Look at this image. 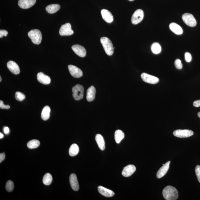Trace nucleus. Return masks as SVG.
<instances>
[{
	"instance_id": "obj_4",
	"label": "nucleus",
	"mask_w": 200,
	"mask_h": 200,
	"mask_svg": "<svg viewBox=\"0 0 200 200\" xmlns=\"http://www.w3.org/2000/svg\"><path fill=\"white\" fill-rule=\"evenodd\" d=\"M73 96L74 100H79L84 97V88L82 85L77 84L72 88Z\"/></svg>"
},
{
	"instance_id": "obj_13",
	"label": "nucleus",
	"mask_w": 200,
	"mask_h": 200,
	"mask_svg": "<svg viewBox=\"0 0 200 200\" xmlns=\"http://www.w3.org/2000/svg\"><path fill=\"white\" fill-rule=\"evenodd\" d=\"M36 2V0H19L18 5L21 8L28 9L34 5Z\"/></svg>"
},
{
	"instance_id": "obj_11",
	"label": "nucleus",
	"mask_w": 200,
	"mask_h": 200,
	"mask_svg": "<svg viewBox=\"0 0 200 200\" xmlns=\"http://www.w3.org/2000/svg\"><path fill=\"white\" fill-rule=\"evenodd\" d=\"M72 48L74 52L79 56L84 57L86 56V49L81 45H73Z\"/></svg>"
},
{
	"instance_id": "obj_9",
	"label": "nucleus",
	"mask_w": 200,
	"mask_h": 200,
	"mask_svg": "<svg viewBox=\"0 0 200 200\" xmlns=\"http://www.w3.org/2000/svg\"><path fill=\"white\" fill-rule=\"evenodd\" d=\"M141 77L144 82L150 84H156L159 81V79L157 77L145 73H142Z\"/></svg>"
},
{
	"instance_id": "obj_42",
	"label": "nucleus",
	"mask_w": 200,
	"mask_h": 200,
	"mask_svg": "<svg viewBox=\"0 0 200 200\" xmlns=\"http://www.w3.org/2000/svg\"><path fill=\"white\" fill-rule=\"evenodd\" d=\"M2 81V78L1 76H0V82H1Z\"/></svg>"
},
{
	"instance_id": "obj_33",
	"label": "nucleus",
	"mask_w": 200,
	"mask_h": 200,
	"mask_svg": "<svg viewBox=\"0 0 200 200\" xmlns=\"http://www.w3.org/2000/svg\"><path fill=\"white\" fill-rule=\"evenodd\" d=\"M195 173L197 175L198 180L200 183V166L197 165L196 166L195 169Z\"/></svg>"
},
{
	"instance_id": "obj_3",
	"label": "nucleus",
	"mask_w": 200,
	"mask_h": 200,
	"mask_svg": "<svg viewBox=\"0 0 200 200\" xmlns=\"http://www.w3.org/2000/svg\"><path fill=\"white\" fill-rule=\"evenodd\" d=\"M28 36L32 42L35 44H40L42 40V34L38 29H35L29 31Z\"/></svg>"
},
{
	"instance_id": "obj_16",
	"label": "nucleus",
	"mask_w": 200,
	"mask_h": 200,
	"mask_svg": "<svg viewBox=\"0 0 200 200\" xmlns=\"http://www.w3.org/2000/svg\"><path fill=\"white\" fill-rule=\"evenodd\" d=\"M37 80L41 84L45 85L50 84L51 79L50 77L42 72H39L37 75Z\"/></svg>"
},
{
	"instance_id": "obj_34",
	"label": "nucleus",
	"mask_w": 200,
	"mask_h": 200,
	"mask_svg": "<svg viewBox=\"0 0 200 200\" xmlns=\"http://www.w3.org/2000/svg\"><path fill=\"white\" fill-rule=\"evenodd\" d=\"M185 59L186 62H189L192 60L191 55L189 52H186L185 54Z\"/></svg>"
},
{
	"instance_id": "obj_24",
	"label": "nucleus",
	"mask_w": 200,
	"mask_h": 200,
	"mask_svg": "<svg viewBox=\"0 0 200 200\" xmlns=\"http://www.w3.org/2000/svg\"><path fill=\"white\" fill-rule=\"evenodd\" d=\"M61 7L58 4H51L47 6L46 7V11L49 13L53 14L56 12L60 9Z\"/></svg>"
},
{
	"instance_id": "obj_30",
	"label": "nucleus",
	"mask_w": 200,
	"mask_h": 200,
	"mask_svg": "<svg viewBox=\"0 0 200 200\" xmlns=\"http://www.w3.org/2000/svg\"><path fill=\"white\" fill-rule=\"evenodd\" d=\"M6 189L9 193L12 191L14 188V185L13 182L10 180L7 181L6 185Z\"/></svg>"
},
{
	"instance_id": "obj_8",
	"label": "nucleus",
	"mask_w": 200,
	"mask_h": 200,
	"mask_svg": "<svg viewBox=\"0 0 200 200\" xmlns=\"http://www.w3.org/2000/svg\"><path fill=\"white\" fill-rule=\"evenodd\" d=\"M61 36H70L74 34V32L71 28L70 23H66L61 27L59 31Z\"/></svg>"
},
{
	"instance_id": "obj_36",
	"label": "nucleus",
	"mask_w": 200,
	"mask_h": 200,
	"mask_svg": "<svg viewBox=\"0 0 200 200\" xmlns=\"http://www.w3.org/2000/svg\"><path fill=\"white\" fill-rule=\"evenodd\" d=\"M7 31L5 30H0V37L2 38L3 37H7L8 35Z\"/></svg>"
},
{
	"instance_id": "obj_25",
	"label": "nucleus",
	"mask_w": 200,
	"mask_h": 200,
	"mask_svg": "<svg viewBox=\"0 0 200 200\" xmlns=\"http://www.w3.org/2000/svg\"><path fill=\"white\" fill-rule=\"evenodd\" d=\"M124 137L123 132L120 130H116L115 133V139L116 143L120 144Z\"/></svg>"
},
{
	"instance_id": "obj_2",
	"label": "nucleus",
	"mask_w": 200,
	"mask_h": 200,
	"mask_svg": "<svg viewBox=\"0 0 200 200\" xmlns=\"http://www.w3.org/2000/svg\"><path fill=\"white\" fill-rule=\"evenodd\" d=\"M100 42L106 53L109 56H111L114 52V47L112 41L108 37H104L100 39Z\"/></svg>"
},
{
	"instance_id": "obj_7",
	"label": "nucleus",
	"mask_w": 200,
	"mask_h": 200,
	"mask_svg": "<svg viewBox=\"0 0 200 200\" xmlns=\"http://www.w3.org/2000/svg\"><path fill=\"white\" fill-rule=\"evenodd\" d=\"M174 136L179 138H186L193 136V132L191 130L188 129H178L173 132Z\"/></svg>"
},
{
	"instance_id": "obj_28",
	"label": "nucleus",
	"mask_w": 200,
	"mask_h": 200,
	"mask_svg": "<svg viewBox=\"0 0 200 200\" xmlns=\"http://www.w3.org/2000/svg\"><path fill=\"white\" fill-rule=\"evenodd\" d=\"M52 177L51 174L49 173H47L45 174L43 177V183L46 185H50L52 183Z\"/></svg>"
},
{
	"instance_id": "obj_20",
	"label": "nucleus",
	"mask_w": 200,
	"mask_h": 200,
	"mask_svg": "<svg viewBox=\"0 0 200 200\" xmlns=\"http://www.w3.org/2000/svg\"><path fill=\"white\" fill-rule=\"evenodd\" d=\"M96 93V89L94 86H91L87 90L86 99L88 102L92 101L95 100Z\"/></svg>"
},
{
	"instance_id": "obj_38",
	"label": "nucleus",
	"mask_w": 200,
	"mask_h": 200,
	"mask_svg": "<svg viewBox=\"0 0 200 200\" xmlns=\"http://www.w3.org/2000/svg\"><path fill=\"white\" fill-rule=\"evenodd\" d=\"M5 154L1 153L0 154V163H1L5 159Z\"/></svg>"
},
{
	"instance_id": "obj_41",
	"label": "nucleus",
	"mask_w": 200,
	"mask_h": 200,
	"mask_svg": "<svg viewBox=\"0 0 200 200\" xmlns=\"http://www.w3.org/2000/svg\"><path fill=\"white\" fill-rule=\"evenodd\" d=\"M198 116L200 118V112L198 113Z\"/></svg>"
},
{
	"instance_id": "obj_39",
	"label": "nucleus",
	"mask_w": 200,
	"mask_h": 200,
	"mask_svg": "<svg viewBox=\"0 0 200 200\" xmlns=\"http://www.w3.org/2000/svg\"><path fill=\"white\" fill-rule=\"evenodd\" d=\"M4 132L6 134L9 133V129L7 127H5L4 128Z\"/></svg>"
},
{
	"instance_id": "obj_14",
	"label": "nucleus",
	"mask_w": 200,
	"mask_h": 200,
	"mask_svg": "<svg viewBox=\"0 0 200 200\" xmlns=\"http://www.w3.org/2000/svg\"><path fill=\"white\" fill-rule=\"evenodd\" d=\"M170 163H171V161H170L166 162L158 170L157 173L156 174V177L158 179H160V178L163 177L167 173L169 168Z\"/></svg>"
},
{
	"instance_id": "obj_27",
	"label": "nucleus",
	"mask_w": 200,
	"mask_h": 200,
	"mask_svg": "<svg viewBox=\"0 0 200 200\" xmlns=\"http://www.w3.org/2000/svg\"><path fill=\"white\" fill-rule=\"evenodd\" d=\"M40 142L38 140L33 139L29 141L27 144V146L29 149H35L38 147Z\"/></svg>"
},
{
	"instance_id": "obj_26",
	"label": "nucleus",
	"mask_w": 200,
	"mask_h": 200,
	"mask_svg": "<svg viewBox=\"0 0 200 200\" xmlns=\"http://www.w3.org/2000/svg\"><path fill=\"white\" fill-rule=\"evenodd\" d=\"M79 150V146L76 144H73L69 149V154L71 156H74L78 154Z\"/></svg>"
},
{
	"instance_id": "obj_31",
	"label": "nucleus",
	"mask_w": 200,
	"mask_h": 200,
	"mask_svg": "<svg viewBox=\"0 0 200 200\" xmlns=\"http://www.w3.org/2000/svg\"><path fill=\"white\" fill-rule=\"evenodd\" d=\"M15 97L17 101H22L25 100L26 98V96L23 93L20 92H17L15 93Z\"/></svg>"
},
{
	"instance_id": "obj_15",
	"label": "nucleus",
	"mask_w": 200,
	"mask_h": 200,
	"mask_svg": "<svg viewBox=\"0 0 200 200\" xmlns=\"http://www.w3.org/2000/svg\"><path fill=\"white\" fill-rule=\"evenodd\" d=\"M7 66L9 70L14 74L18 75L20 72L18 65L13 61H9L7 62Z\"/></svg>"
},
{
	"instance_id": "obj_21",
	"label": "nucleus",
	"mask_w": 200,
	"mask_h": 200,
	"mask_svg": "<svg viewBox=\"0 0 200 200\" xmlns=\"http://www.w3.org/2000/svg\"><path fill=\"white\" fill-rule=\"evenodd\" d=\"M169 28L175 34L180 35L183 34V30L179 25L175 23H172L169 25Z\"/></svg>"
},
{
	"instance_id": "obj_40",
	"label": "nucleus",
	"mask_w": 200,
	"mask_h": 200,
	"mask_svg": "<svg viewBox=\"0 0 200 200\" xmlns=\"http://www.w3.org/2000/svg\"><path fill=\"white\" fill-rule=\"evenodd\" d=\"M4 137L3 134H2L1 133H0V138L2 139Z\"/></svg>"
},
{
	"instance_id": "obj_12",
	"label": "nucleus",
	"mask_w": 200,
	"mask_h": 200,
	"mask_svg": "<svg viewBox=\"0 0 200 200\" xmlns=\"http://www.w3.org/2000/svg\"><path fill=\"white\" fill-rule=\"evenodd\" d=\"M136 170V168L134 165H128L124 168L122 172V175L124 177H129L135 172Z\"/></svg>"
},
{
	"instance_id": "obj_6",
	"label": "nucleus",
	"mask_w": 200,
	"mask_h": 200,
	"mask_svg": "<svg viewBox=\"0 0 200 200\" xmlns=\"http://www.w3.org/2000/svg\"><path fill=\"white\" fill-rule=\"evenodd\" d=\"M144 17V12L142 9H139L136 10L133 14L131 18L132 23L134 25L139 23L143 20Z\"/></svg>"
},
{
	"instance_id": "obj_22",
	"label": "nucleus",
	"mask_w": 200,
	"mask_h": 200,
	"mask_svg": "<svg viewBox=\"0 0 200 200\" xmlns=\"http://www.w3.org/2000/svg\"><path fill=\"white\" fill-rule=\"evenodd\" d=\"M95 140L100 149L102 150H104L105 148V144L102 136L100 134H97L95 137Z\"/></svg>"
},
{
	"instance_id": "obj_18",
	"label": "nucleus",
	"mask_w": 200,
	"mask_h": 200,
	"mask_svg": "<svg viewBox=\"0 0 200 200\" xmlns=\"http://www.w3.org/2000/svg\"><path fill=\"white\" fill-rule=\"evenodd\" d=\"M101 13L103 19L106 22L110 23L112 22L114 20V17L112 14L110 12L106 9H103L101 12Z\"/></svg>"
},
{
	"instance_id": "obj_29",
	"label": "nucleus",
	"mask_w": 200,
	"mask_h": 200,
	"mask_svg": "<svg viewBox=\"0 0 200 200\" xmlns=\"http://www.w3.org/2000/svg\"><path fill=\"white\" fill-rule=\"evenodd\" d=\"M151 50L154 54H159L161 51V47L159 43L154 42L151 46Z\"/></svg>"
},
{
	"instance_id": "obj_35",
	"label": "nucleus",
	"mask_w": 200,
	"mask_h": 200,
	"mask_svg": "<svg viewBox=\"0 0 200 200\" xmlns=\"http://www.w3.org/2000/svg\"><path fill=\"white\" fill-rule=\"evenodd\" d=\"M0 108L2 109H9L10 106L4 104L2 100H0Z\"/></svg>"
},
{
	"instance_id": "obj_17",
	"label": "nucleus",
	"mask_w": 200,
	"mask_h": 200,
	"mask_svg": "<svg viewBox=\"0 0 200 200\" xmlns=\"http://www.w3.org/2000/svg\"><path fill=\"white\" fill-rule=\"evenodd\" d=\"M69 181L71 187L75 191H78L80 189L76 175L75 174H71L69 177Z\"/></svg>"
},
{
	"instance_id": "obj_10",
	"label": "nucleus",
	"mask_w": 200,
	"mask_h": 200,
	"mask_svg": "<svg viewBox=\"0 0 200 200\" xmlns=\"http://www.w3.org/2000/svg\"><path fill=\"white\" fill-rule=\"evenodd\" d=\"M68 68L71 75L74 78H78L83 76L82 71L78 67L74 65H69Z\"/></svg>"
},
{
	"instance_id": "obj_5",
	"label": "nucleus",
	"mask_w": 200,
	"mask_h": 200,
	"mask_svg": "<svg viewBox=\"0 0 200 200\" xmlns=\"http://www.w3.org/2000/svg\"><path fill=\"white\" fill-rule=\"evenodd\" d=\"M182 19L184 22L189 27H194L197 25V21L195 18L191 13H184L182 16Z\"/></svg>"
},
{
	"instance_id": "obj_32",
	"label": "nucleus",
	"mask_w": 200,
	"mask_h": 200,
	"mask_svg": "<svg viewBox=\"0 0 200 200\" xmlns=\"http://www.w3.org/2000/svg\"><path fill=\"white\" fill-rule=\"evenodd\" d=\"M175 65L176 68L178 69H181L183 68V65L181 61L179 59H177L175 61Z\"/></svg>"
},
{
	"instance_id": "obj_23",
	"label": "nucleus",
	"mask_w": 200,
	"mask_h": 200,
	"mask_svg": "<svg viewBox=\"0 0 200 200\" xmlns=\"http://www.w3.org/2000/svg\"><path fill=\"white\" fill-rule=\"evenodd\" d=\"M51 109L48 106H46L43 108L41 112V116L43 120H48L50 117V113Z\"/></svg>"
},
{
	"instance_id": "obj_1",
	"label": "nucleus",
	"mask_w": 200,
	"mask_h": 200,
	"mask_svg": "<svg viewBox=\"0 0 200 200\" xmlns=\"http://www.w3.org/2000/svg\"><path fill=\"white\" fill-rule=\"evenodd\" d=\"M162 194L164 198L167 200H176L178 198L177 190L171 186L166 187L162 191Z\"/></svg>"
},
{
	"instance_id": "obj_19",
	"label": "nucleus",
	"mask_w": 200,
	"mask_h": 200,
	"mask_svg": "<svg viewBox=\"0 0 200 200\" xmlns=\"http://www.w3.org/2000/svg\"><path fill=\"white\" fill-rule=\"evenodd\" d=\"M98 189L99 193L105 197H112L115 195V193L113 191L103 187L102 186H99Z\"/></svg>"
},
{
	"instance_id": "obj_37",
	"label": "nucleus",
	"mask_w": 200,
	"mask_h": 200,
	"mask_svg": "<svg viewBox=\"0 0 200 200\" xmlns=\"http://www.w3.org/2000/svg\"><path fill=\"white\" fill-rule=\"evenodd\" d=\"M193 105L195 107H199L200 106V100L195 101L193 103Z\"/></svg>"
},
{
	"instance_id": "obj_43",
	"label": "nucleus",
	"mask_w": 200,
	"mask_h": 200,
	"mask_svg": "<svg viewBox=\"0 0 200 200\" xmlns=\"http://www.w3.org/2000/svg\"><path fill=\"white\" fill-rule=\"evenodd\" d=\"M129 1H134V0H129Z\"/></svg>"
}]
</instances>
